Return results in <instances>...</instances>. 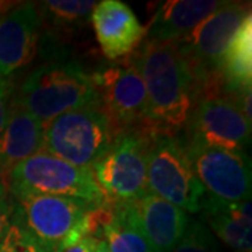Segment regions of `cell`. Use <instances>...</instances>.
Instances as JSON below:
<instances>
[{
    "label": "cell",
    "instance_id": "4",
    "mask_svg": "<svg viewBox=\"0 0 252 252\" xmlns=\"http://www.w3.org/2000/svg\"><path fill=\"white\" fill-rule=\"evenodd\" d=\"M13 104L41 122L73 109L98 104L91 74L76 62L41 64L21 84Z\"/></svg>",
    "mask_w": 252,
    "mask_h": 252
},
{
    "label": "cell",
    "instance_id": "6",
    "mask_svg": "<svg viewBox=\"0 0 252 252\" xmlns=\"http://www.w3.org/2000/svg\"><path fill=\"white\" fill-rule=\"evenodd\" d=\"M3 182L13 199L27 195H49L77 199L91 205L107 202L91 168L76 167L44 150L17 164Z\"/></svg>",
    "mask_w": 252,
    "mask_h": 252
},
{
    "label": "cell",
    "instance_id": "14",
    "mask_svg": "<svg viewBox=\"0 0 252 252\" xmlns=\"http://www.w3.org/2000/svg\"><path fill=\"white\" fill-rule=\"evenodd\" d=\"M140 233L153 252H172L184 235L189 217L187 212L152 193L130 202Z\"/></svg>",
    "mask_w": 252,
    "mask_h": 252
},
{
    "label": "cell",
    "instance_id": "10",
    "mask_svg": "<svg viewBox=\"0 0 252 252\" xmlns=\"http://www.w3.org/2000/svg\"><path fill=\"white\" fill-rule=\"evenodd\" d=\"M91 80L99 107L119 132L146 129L147 91L139 69L129 56L124 63L101 67L91 74Z\"/></svg>",
    "mask_w": 252,
    "mask_h": 252
},
{
    "label": "cell",
    "instance_id": "24",
    "mask_svg": "<svg viewBox=\"0 0 252 252\" xmlns=\"http://www.w3.org/2000/svg\"><path fill=\"white\" fill-rule=\"evenodd\" d=\"M13 216V199L7 193V189L0 192V241L6 237L11 225Z\"/></svg>",
    "mask_w": 252,
    "mask_h": 252
},
{
    "label": "cell",
    "instance_id": "23",
    "mask_svg": "<svg viewBox=\"0 0 252 252\" xmlns=\"http://www.w3.org/2000/svg\"><path fill=\"white\" fill-rule=\"evenodd\" d=\"M13 84L7 77H0V133L7 124L13 104Z\"/></svg>",
    "mask_w": 252,
    "mask_h": 252
},
{
    "label": "cell",
    "instance_id": "20",
    "mask_svg": "<svg viewBox=\"0 0 252 252\" xmlns=\"http://www.w3.org/2000/svg\"><path fill=\"white\" fill-rule=\"evenodd\" d=\"M97 1L89 0H46L36 3L41 23L54 27L72 28L87 21Z\"/></svg>",
    "mask_w": 252,
    "mask_h": 252
},
{
    "label": "cell",
    "instance_id": "11",
    "mask_svg": "<svg viewBox=\"0 0 252 252\" xmlns=\"http://www.w3.org/2000/svg\"><path fill=\"white\" fill-rule=\"evenodd\" d=\"M184 130L185 137L231 152L245 153L251 143V121L228 94L199 98Z\"/></svg>",
    "mask_w": 252,
    "mask_h": 252
},
{
    "label": "cell",
    "instance_id": "16",
    "mask_svg": "<svg viewBox=\"0 0 252 252\" xmlns=\"http://www.w3.org/2000/svg\"><path fill=\"white\" fill-rule=\"evenodd\" d=\"M44 150V122L11 104L7 124L0 133V178L17 164Z\"/></svg>",
    "mask_w": 252,
    "mask_h": 252
},
{
    "label": "cell",
    "instance_id": "25",
    "mask_svg": "<svg viewBox=\"0 0 252 252\" xmlns=\"http://www.w3.org/2000/svg\"><path fill=\"white\" fill-rule=\"evenodd\" d=\"M95 243H97V238L86 237V238H81L80 241H77V243L67 245V247L61 248V250L55 252H94Z\"/></svg>",
    "mask_w": 252,
    "mask_h": 252
},
{
    "label": "cell",
    "instance_id": "22",
    "mask_svg": "<svg viewBox=\"0 0 252 252\" xmlns=\"http://www.w3.org/2000/svg\"><path fill=\"white\" fill-rule=\"evenodd\" d=\"M0 252H45V250L24 230L11 224L6 237L0 241Z\"/></svg>",
    "mask_w": 252,
    "mask_h": 252
},
{
    "label": "cell",
    "instance_id": "2",
    "mask_svg": "<svg viewBox=\"0 0 252 252\" xmlns=\"http://www.w3.org/2000/svg\"><path fill=\"white\" fill-rule=\"evenodd\" d=\"M95 206L77 199L27 195L13 199L11 224L24 230L45 252H55L86 237L98 240Z\"/></svg>",
    "mask_w": 252,
    "mask_h": 252
},
{
    "label": "cell",
    "instance_id": "18",
    "mask_svg": "<svg viewBox=\"0 0 252 252\" xmlns=\"http://www.w3.org/2000/svg\"><path fill=\"white\" fill-rule=\"evenodd\" d=\"M220 73L227 94H238L251 89L252 79V18L243 21L225 48Z\"/></svg>",
    "mask_w": 252,
    "mask_h": 252
},
{
    "label": "cell",
    "instance_id": "9",
    "mask_svg": "<svg viewBox=\"0 0 252 252\" xmlns=\"http://www.w3.org/2000/svg\"><path fill=\"white\" fill-rule=\"evenodd\" d=\"M206 195L227 202L251 199V160L241 152L177 136Z\"/></svg>",
    "mask_w": 252,
    "mask_h": 252
},
{
    "label": "cell",
    "instance_id": "12",
    "mask_svg": "<svg viewBox=\"0 0 252 252\" xmlns=\"http://www.w3.org/2000/svg\"><path fill=\"white\" fill-rule=\"evenodd\" d=\"M91 23L101 51L109 61L133 54L147 34L132 9L119 0L97 1Z\"/></svg>",
    "mask_w": 252,
    "mask_h": 252
},
{
    "label": "cell",
    "instance_id": "27",
    "mask_svg": "<svg viewBox=\"0 0 252 252\" xmlns=\"http://www.w3.org/2000/svg\"><path fill=\"white\" fill-rule=\"evenodd\" d=\"M94 252H111L109 251L108 245L104 240H97L95 247H94Z\"/></svg>",
    "mask_w": 252,
    "mask_h": 252
},
{
    "label": "cell",
    "instance_id": "19",
    "mask_svg": "<svg viewBox=\"0 0 252 252\" xmlns=\"http://www.w3.org/2000/svg\"><path fill=\"white\" fill-rule=\"evenodd\" d=\"M101 240L111 252H153L136 224L130 202L107 205Z\"/></svg>",
    "mask_w": 252,
    "mask_h": 252
},
{
    "label": "cell",
    "instance_id": "26",
    "mask_svg": "<svg viewBox=\"0 0 252 252\" xmlns=\"http://www.w3.org/2000/svg\"><path fill=\"white\" fill-rule=\"evenodd\" d=\"M14 4H17V3H11V1H0V17L3 16V14H6L9 10H11L14 7Z\"/></svg>",
    "mask_w": 252,
    "mask_h": 252
},
{
    "label": "cell",
    "instance_id": "5",
    "mask_svg": "<svg viewBox=\"0 0 252 252\" xmlns=\"http://www.w3.org/2000/svg\"><path fill=\"white\" fill-rule=\"evenodd\" d=\"M118 133L99 104L87 105L44 124V152L76 167L91 168Z\"/></svg>",
    "mask_w": 252,
    "mask_h": 252
},
{
    "label": "cell",
    "instance_id": "13",
    "mask_svg": "<svg viewBox=\"0 0 252 252\" xmlns=\"http://www.w3.org/2000/svg\"><path fill=\"white\" fill-rule=\"evenodd\" d=\"M41 26L36 3H17L0 17V77L32 61Z\"/></svg>",
    "mask_w": 252,
    "mask_h": 252
},
{
    "label": "cell",
    "instance_id": "21",
    "mask_svg": "<svg viewBox=\"0 0 252 252\" xmlns=\"http://www.w3.org/2000/svg\"><path fill=\"white\" fill-rule=\"evenodd\" d=\"M172 252H221V248L202 220L189 219L187 230Z\"/></svg>",
    "mask_w": 252,
    "mask_h": 252
},
{
    "label": "cell",
    "instance_id": "15",
    "mask_svg": "<svg viewBox=\"0 0 252 252\" xmlns=\"http://www.w3.org/2000/svg\"><path fill=\"white\" fill-rule=\"evenodd\" d=\"M199 212H202V221L227 247L238 252H251V199L227 202L205 195Z\"/></svg>",
    "mask_w": 252,
    "mask_h": 252
},
{
    "label": "cell",
    "instance_id": "1",
    "mask_svg": "<svg viewBox=\"0 0 252 252\" xmlns=\"http://www.w3.org/2000/svg\"><path fill=\"white\" fill-rule=\"evenodd\" d=\"M130 61L147 91L146 132L177 135L188 122L196 102L192 70L174 42L144 39Z\"/></svg>",
    "mask_w": 252,
    "mask_h": 252
},
{
    "label": "cell",
    "instance_id": "7",
    "mask_svg": "<svg viewBox=\"0 0 252 252\" xmlns=\"http://www.w3.org/2000/svg\"><path fill=\"white\" fill-rule=\"evenodd\" d=\"M149 142L150 132L122 130L94 162L91 172L107 202L129 203L147 193Z\"/></svg>",
    "mask_w": 252,
    "mask_h": 252
},
{
    "label": "cell",
    "instance_id": "3",
    "mask_svg": "<svg viewBox=\"0 0 252 252\" xmlns=\"http://www.w3.org/2000/svg\"><path fill=\"white\" fill-rule=\"evenodd\" d=\"M251 16V3L223 1L189 35L174 42L192 70L196 99L225 91L220 62L235 31Z\"/></svg>",
    "mask_w": 252,
    "mask_h": 252
},
{
    "label": "cell",
    "instance_id": "8",
    "mask_svg": "<svg viewBox=\"0 0 252 252\" xmlns=\"http://www.w3.org/2000/svg\"><path fill=\"white\" fill-rule=\"evenodd\" d=\"M147 192L184 212L198 213L206 192L177 135L150 133Z\"/></svg>",
    "mask_w": 252,
    "mask_h": 252
},
{
    "label": "cell",
    "instance_id": "17",
    "mask_svg": "<svg viewBox=\"0 0 252 252\" xmlns=\"http://www.w3.org/2000/svg\"><path fill=\"white\" fill-rule=\"evenodd\" d=\"M219 0H168L157 9L147 31L149 39L177 42L189 35L199 24L216 11Z\"/></svg>",
    "mask_w": 252,
    "mask_h": 252
},
{
    "label": "cell",
    "instance_id": "28",
    "mask_svg": "<svg viewBox=\"0 0 252 252\" xmlns=\"http://www.w3.org/2000/svg\"><path fill=\"white\" fill-rule=\"evenodd\" d=\"M4 189H6V185H4V182H3V180L0 178V192H1V190H4Z\"/></svg>",
    "mask_w": 252,
    "mask_h": 252
}]
</instances>
